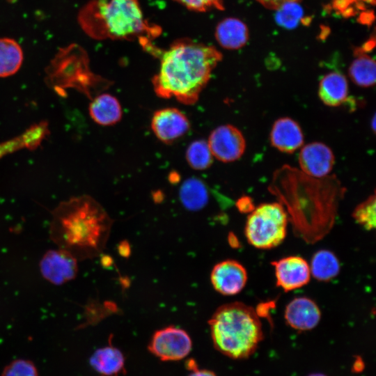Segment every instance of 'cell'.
<instances>
[{"mask_svg": "<svg viewBox=\"0 0 376 376\" xmlns=\"http://www.w3.org/2000/svg\"><path fill=\"white\" fill-rule=\"evenodd\" d=\"M148 52L160 60L159 71L152 80L155 93L187 105L197 102L222 58L214 47L189 39L177 40L164 51L151 46Z\"/></svg>", "mask_w": 376, "mask_h": 376, "instance_id": "1", "label": "cell"}, {"mask_svg": "<svg viewBox=\"0 0 376 376\" xmlns=\"http://www.w3.org/2000/svg\"><path fill=\"white\" fill-rule=\"evenodd\" d=\"M113 220L88 195L61 202L52 212L49 237L58 248L78 261L93 258L104 249Z\"/></svg>", "mask_w": 376, "mask_h": 376, "instance_id": "2", "label": "cell"}, {"mask_svg": "<svg viewBox=\"0 0 376 376\" xmlns=\"http://www.w3.org/2000/svg\"><path fill=\"white\" fill-rule=\"evenodd\" d=\"M79 22L93 38H139L143 47L161 31L144 18L138 0H93L80 12Z\"/></svg>", "mask_w": 376, "mask_h": 376, "instance_id": "3", "label": "cell"}, {"mask_svg": "<svg viewBox=\"0 0 376 376\" xmlns=\"http://www.w3.org/2000/svg\"><path fill=\"white\" fill-rule=\"evenodd\" d=\"M214 347L232 359L251 356L263 338L259 315L242 302L219 306L209 320Z\"/></svg>", "mask_w": 376, "mask_h": 376, "instance_id": "4", "label": "cell"}, {"mask_svg": "<svg viewBox=\"0 0 376 376\" xmlns=\"http://www.w3.org/2000/svg\"><path fill=\"white\" fill-rule=\"evenodd\" d=\"M47 83L58 92L73 88L92 99L111 83L90 70L85 52L77 45L61 49L47 70Z\"/></svg>", "mask_w": 376, "mask_h": 376, "instance_id": "5", "label": "cell"}, {"mask_svg": "<svg viewBox=\"0 0 376 376\" xmlns=\"http://www.w3.org/2000/svg\"><path fill=\"white\" fill-rule=\"evenodd\" d=\"M288 215L279 203L259 205L250 212L245 226V236L256 248L268 249L279 245L286 236Z\"/></svg>", "mask_w": 376, "mask_h": 376, "instance_id": "6", "label": "cell"}, {"mask_svg": "<svg viewBox=\"0 0 376 376\" xmlns=\"http://www.w3.org/2000/svg\"><path fill=\"white\" fill-rule=\"evenodd\" d=\"M191 347V338L185 330L169 326L154 333L148 349L163 361H177L188 355Z\"/></svg>", "mask_w": 376, "mask_h": 376, "instance_id": "7", "label": "cell"}, {"mask_svg": "<svg viewBox=\"0 0 376 376\" xmlns=\"http://www.w3.org/2000/svg\"><path fill=\"white\" fill-rule=\"evenodd\" d=\"M208 146L213 157L228 163L239 159L246 150V140L242 132L230 124L214 129L208 138Z\"/></svg>", "mask_w": 376, "mask_h": 376, "instance_id": "8", "label": "cell"}, {"mask_svg": "<svg viewBox=\"0 0 376 376\" xmlns=\"http://www.w3.org/2000/svg\"><path fill=\"white\" fill-rule=\"evenodd\" d=\"M39 268L45 280L60 285L76 278L78 260L68 251L58 248L45 252L40 261Z\"/></svg>", "mask_w": 376, "mask_h": 376, "instance_id": "9", "label": "cell"}, {"mask_svg": "<svg viewBox=\"0 0 376 376\" xmlns=\"http://www.w3.org/2000/svg\"><path fill=\"white\" fill-rule=\"evenodd\" d=\"M298 162L300 169L306 176L324 178L334 168L335 155L326 144L312 142L301 148Z\"/></svg>", "mask_w": 376, "mask_h": 376, "instance_id": "10", "label": "cell"}, {"mask_svg": "<svg viewBox=\"0 0 376 376\" xmlns=\"http://www.w3.org/2000/svg\"><path fill=\"white\" fill-rule=\"evenodd\" d=\"M151 129L159 140L169 144L188 132L190 123L180 110L167 107L154 113L151 120Z\"/></svg>", "mask_w": 376, "mask_h": 376, "instance_id": "11", "label": "cell"}, {"mask_svg": "<svg viewBox=\"0 0 376 376\" xmlns=\"http://www.w3.org/2000/svg\"><path fill=\"white\" fill-rule=\"evenodd\" d=\"M245 267L235 260H226L216 264L210 274L214 289L223 295H235L244 288L247 281Z\"/></svg>", "mask_w": 376, "mask_h": 376, "instance_id": "12", "label": "cell"}, {"mask_svg": "<svg viewBox=\"0 0 376 376\" xmlns=\"http://www.w3.org/2000/svg\"><path fill=\"white\" fill-rule=\"evenodd\" d=\"M276 285L288 292L306 285L311 279L309 264L300 256H291L272 262Z\"/></svg>", "mask_w": 376, "mask_h": 376, "instance_id": "13", "label": "cell"}, {"mask_svg": "<svg viewBox=\"0 0 376 376\" xmlns=\"http://www.w3.org/2000/svg\"><path fill=\"white\" fill-rule=\"evenodd\" d=\"M287 324L298 331L315 328L321 318V312L315 301L308 297L293 299L285 307L284 313Z\"/></svg>", "mask_w": 376, "mask_h": 376, "instance_id": "14", "label": "cell"}, {"mask_svg": "<svg viewBox=\"0 0 376 376\" xmlns=\"http://www.w3.org/2000/svg\"><path fill=\"white\" fill-rule=\"evenodd\" d=\"M304 134L299 125L289 117L277 119L269 134L271 145L279 151L291 154L304 144Z\"/></svg>", "mask_w": 376, "mask_h": 376, "instance_id": "15", "label": "cell"}, {"mask_svg": "<svg viewBox=\"0 0 376 376\" xmlns=\"http://www.w3.org/2000/svg\"><path fill=\"white\" fill-rule=\"evenodd\" d=\"M49 134V128L47 121L32 125L21 134L0 142V159L22 149L37 148Z\"/></svg>", "mask_w": 376, "mask_h": 376, "instance_id": "16", "label": "cell"}, {"mask_svg": "<svg viewBox=\"0 0 376 376\" xmlns=\"http://www.w3.org/2000/svg\"><path fill=\"white\" fill-rule=\"evenodd\" d=\"M91 118L97 124L112 125L123 116L122 107L118 100L109 93L97 94L91 99L88 107Z\"/></svg>", "mask_w": 376, "mask_h": 376, "instance_id": "17", "label": "cell"}, {"mask_svg": "<svg viewBox=\"0 0 376 376\" xmlns=\"http://www.w3.org/2000/svg\"><path fill=\"white\" fill-rule=\"evenodd\" d=\"M215 38L218 43L227 49L242 47L249 40V30L241 20L228 17L220 22L216 27Z\"/></svg>", "mask_w": 376, "mask_h": 376, "instance_id": "18", "label": "cell"}, {"mask_svg": "<svg viewBox=\"0 0 376 376\" xmlns=\"http://www.w3.org/2000/svg\"><path fill=\"white\" fill-rule=\"evenodd\" d=\"M348 83L346 77L338 72L324 75L320 81L318 96L327 106L338 107L344 103L348 96Z\"/></svg>", "mask_w": 376, "mask_h": 376, "instance_id": "19", "label": "cell"}, {"mask_svg": "<svg viewBox=\"0 0 376 376\" xmlns=\"http://www.w3.org/2000/svg\"><path fill=\"white\" fill-rule=\"evenodd\" d=\"M180 201L189 211L202 210L208 203L209 192L205 182L198 178L185 180L179 190Z\"/></svg>", "mask_w": 376, "mask_h": 376, "instance_id": "20", "label": "cell"}, {"mask_svg": "<svg viewBox=\"0 0 376 376\" xmlns=\"http://www.w3.org/2000/svg\"><path fill=\"white\" fill-rule=\"evenodd\" d=\"M90 364L99 374L111 376L119 373L124 367L121 352L112 346L97 350L90 358Z\"/></svg>", "mask_w": 376, "mask_h": 376, "instance_id": "21", "label": "cell"}, {"mask_svg": "<svg viewBox=\"0 0 376 376\" xmlns=\"http://www.w3.org/2000/svg\"><path fill=\"white\" fill-rule=\"evenodd\" d=\"M23 58L22 49L15 40L0 38V77L15 74L22 64Z\"/></svg>", "mask_w": 376, "mask_h": 376, "instance_id": "22", "label": "cell"}, {"mask_svg": "<svg viewBox=\"0 0 376 376\" xmlns=\"http://www.w3.org/2000/svg\"><path fill=\"white\" fill-rule=\"evenodd\" d=\"M375 62L363 52H359L350 65L348 73L351 80L357 86L368 88L375 83Z\"/></svg>", "mask_w": 376, "mask_h": 376, "instance_id": "23", "label": "cell"}, {"mask_svg": "<svg viewBox=\"0 0 376 376\" xmlns=\"http://www.w3.org/2000/svg\"><path fill=\"white\" fill-rule=\"evenodd\" d=\"M311 275L321 281L336 277L340 271V263L336 255L329 250H320L313 256L309 265Z\"/></svg>", "mask_w": 376, "mask_h": 376, "instance_id": "24", "label": "cell"}, {"mask_svg": "<svg viewBox=\"0 0 376 376\" xmlns=\"http://www.w3.org/2000/svg\"><path fill=\"white\" fill-rule=\"evenodd\" d=\"M213 157L207 141L203 139L192 141L186 150L187 162L195 170L209 168L212 164Z\"/></svg>", "mask_w": 376, "mask_h": 376, "instance_id": "25", "label": "cell"}, {"mask_svg": "<svg viewBox=\"0 0 376 376\" xmlns=\"http://www.w3.org/2000/svg\"><path fill=\"white\" fill-rule=\"evenodd\" d=\"M375 207V195L373 194L355 207L353 218L365 229H374L376 217Z\"/></svg>", "mask_w": 376, "mask_h": 376, "instance_id": "26", "label": "cell"}, {"mask_svg": "<svg viewBox=\"0 0 376 376\" xmlns=\"http://www.w3.org/2000/svg\"><path fill=\"white\" fill-rule=\"evenodd\" d=\"M276 10L277 22L285 28L296 26L303 15L302 8L297 3V1L285 3Z\"/></svg>", "mask_w": 376, "mask_h": 376, "instance_id": "27", "label": "cell"}, {"mask_svg": "<svg viewBox=\"0 0 376 376\" xmlns=\"http://www.w3.org/2000/svg\"><path fill=\"white\" fill-rule=\"evenodd\" d=\"M1 376H38V373L32 361L19 359L8 364L3 370Z\"/></svg>", "mask_w": 376, "mask_h": 376, "instance_id": "28", "label": "cell"}, {"mask_svg": "<svg viewBox=\"0 0 376 376\" xmlns=\"http://www.w3.org/2000/svg\"><path fill=\"white\" fill-rule=\"evenodd\" d=\"M191 10L205 12L211 9L224 10L222 0H173Z\"/></svg>", "mask_w": 376, "mask_h": 376, "instance_id": "29", "label": "cell"}, {"mask_svg": "<svg viewBox=\"0 0 376 376\" xmlns=\"http://www.w3.org/2000/svg\"><path fill=\"white\" fill-rule=\"evenodd\" d=\"M263 6L269 8L276 10L283 4L288 2L298 1V0H256Z\"/></svg>", "mask_w": 376, "mask_h": 376, "instance_id": "30", "label": "cell"}, {"mask_svg": "<svg viewBox=\"0 0 376 376\" xmlns=\"http://www.w3.org/2000/svg\"><path fill=\"white\" fill-rule=\"evenodd\" d=\"M237 206L238 209L243 212H246L249 211L250 212L254 208V207H253L251 201H250L249 198L246 196L242 197L237 201Z\"/></svg>", "mask_w": 376, "mask_h": 376, "instance_id": "31", "label": "cell"}, {"mask_svg": "<svg viewBox=\"0 0 376 376\" xmlns=\"http://www.w3.org/2000/svg\"><path fill=\"white\" fill-rule=\"evenodd\" d=\"M118 252L123 258H128L131 254V247L127 240L121 241L118 245Z\"/></svg>", "mask_w": 376, "mask_h": 376, "instance_id": "32", "label": "cell"}, {"mask_svg": "<svg viewBox=\"0 0 376 376\" xmlns=\"http://www.w3.org/2000/svg\"><path fill=\"white\" fill-rule=\"evenodd\" d=\"M189 376H216L215 374L207 370L193 369L192 373Z\"/></svg>", "mask_w": 376, "mask_h": 376, "instance_id": "33", "label": "cell"}, {"mask_svg": "<svg viewBox=\"0 0 376 376\" xmlns=\"http://www.w3.org/2000/svg\"><path fill=\"white\" fill-rule=\"evenodd\" d=\"M101 263L103 267H109L113 263V260L109 256L104 255L101 258Z\"/></svg>", "mask_w": 376, "mask_h": 376, "instance_id": "34", "label": "cell"}, {"mask_svg": "<svg viewBox=\"0 0 376 376\" xmlns=\"http://www.w3.org/2000/svg\"><path fill=\"white\" fill-rule=\"evenodd\" d=\"M363 368V363L362 361H359V359L357 360L354 365V370L357 372H359Z\"/></svg>", "mask_w": 376, "mask_h": 376, "instance_id": "35", "label": "cell"}, {"mask_svg": "<svg viewBox=\"0 0 376 376\" xmlns=\"http://www.w3.org/2000/svg\"><path fill=\"white\" fill-rule=\"evenodd\" d=\"M308 376H327V375L322 373H312V374L308 375Z\"/></svg>", "mask_w": 376, "mask_h": 376, "instance_id": "36", "label": "cell"}]
</instances>
